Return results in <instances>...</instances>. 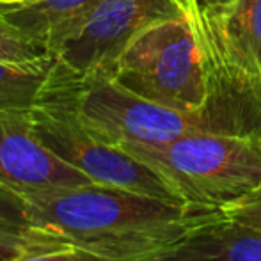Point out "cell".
<instances>
[{
    "label": "cell",
    "instance_id": "1",
    "mask_svg": "<svg viewBox=\"0 0 261 261\" xmlns=\"http://www.w3.org/2000/svg\"><path fill=\"white\" fill-rule=\"evenodd\" d=\"M25 197L32 227L109 261H146L222 213L100 183Z\"/></svg>",
    "mask_w": 261,
    "mask_h": 261
},
{
    "label": "cell",
    "instance_id": "2",
    "mask_svg": "<svg viewBox=\"0 0 261 261\" xmlns=\"http://www.w3.org/2000/svg\"><path fill=\"white\" fill-rule=\"evenodd\" d=\"M189 204L224 212L261 187V139L192 132L164 144L121 146Z\"/></svg>",
    "mask_w": 261,
    "mask_h": 261
},
{
    "label": "cell",
    "instance_id": "3",
    "mask_svg": "<svg viewBox=\"0 0 261 261\" xmlns=\"http://www.w3.org/2000/svg\"><path fill=\"white\" fill-rule=\"evenodd\" d=\"M109 76L160 105L199 110L208 96L210 71L196 21L179 16L153 23L130 43Z\"/></svg>",
    "mask_w": 261,
    "mask_h": 261
},
{
    "label": "cell",
    "instance_id": "4",
    "mask_svg": "<svg viewBox=\"0 0 261 261\" xmlns=\"http://www.w3.org/2000/svg\"><path fill=\"white\" fill-rule=\"evenodd\" d=\"M31 117L39 141L93 183L192 206L156 171L119 146L101 141L84 124L76 110V84H64L50 91L31 109Z\"/></svg>",
    "mask_w": 261,
    "mask_h": 261
},
{
    "label": "cell",
    "instance_id": "5",
    "mask_svg": "<svg viewBox=\"0 0 261 261\" xmlns=\"http://www.w3.org/2000/svg\"><path fill=\"white\" fill-rule=\"evenodd\" d=\"M80 119L101 141L114 146L164 144L185 134L203 132L199 112H183L135 94L109 75L76 84Z\"/></svg>",
    "mask_w": 261,
    "mask_h": 261
},
{
    "label": "cell",
    "instance_id": "6",
    "mask_svg": "<svg viewBox=\"0 0 261 261\" xmlns=\"http://www.w3.org/2000/svg\"><path fill=\"white\" fill-rule=\"evenodd\" d=\"M179 16L189 14L178 0H100L52 55L73 84L94 75H110L142 31Z\"/></svg>",
    "mask_w": 261,
    "mask_h": 261
},
{
    "label": "cell",
    "instance_id": "7",
    "mask_svg": "<svg viewBox=\"0 0 261 261\" xmlns=\"http://www.w3.org/2000/svg\"><path fill=\"white\" fill-rule=\"evenodd\" d=\"M196 25L210 80L261 100V0L204 7Z\"/></svg>",
    "mask_w": 261,
    "mask_h": 261
},
{
    "label": "cell",
    "instance_id": "8",
    "mask_svg": "<svg viewBox=\"0 0 261 261\" xmlns=\"http://www.w3.org/2000/svg\"><path fill=\"white\" fill-rule=\"evenodd\" d=\"M0 183L32 196L93 181L39 141L31 110H0Z\"/></svg>",
    "mask_w": 261,
    "mask_h": 261
},
{
    "label": "cell",
    "instance_id": "9",
    "mask_svg": "<svg viewBox=\"0 0 261 261\" xmlns=\"http://www.w3.org/2000/svg\"><path fill=\"white\" fill-rule=\"evenodd\" d=\"M146 261H261V231L222 212Z\"/></svg>",
    "mask_w": 261,
    "mask_h": 261
},
{
    "label": "cell",
    "instance_id": "10",
    "mask_svg": "<svg viewBox=\"0 0 261 261\" xmlns=\"http://www.w3.org/2000/svg\"><path fill=\"white\" fill-rule=\"evenodd\" d=\"M98 2L100 0H39L27 7H0V13L25 34L45 43L54 54Z\"/></svg>",
    "mask_w": 261,
    "mask_h": 261
},
{
    "label": "cell",
    "instance_id": "11",
    "mask_svg": "<svg viewBox=\"0 0 261 261\" xmlns=\"http://www.w3.org/2000/svg\"><path fill=\"white\" fill-rule=\"evenodd\" d=\"M64 79L54 55L41 61H0V110H31Z\"/></svg>",
    "mask_w": 261,
    "mask_h": 261
},
{
    "label": "cell",
    "instance_id": "12",
    "mask_svg": "<svg viewBox=\"0 0 261 261\" xmlns=\"http://www.w3.org/2000/svg\"><path fill=\"white\" fill-rule=\"evenodd\" d=\"M52 55L48 46L31 38L0 13V61L31 62Z\"/></svg>",
    "mask_w": 261,
    "mask_h": 261
},
{
    "label": "cell",
    "instance_id": "13",
    "mask_svg": "<svg viewBox=\"0 0 261 261\" xmlns=\"http://www.w3.org/2000/svg\"><path fill=\"white\" fill-rule=\"evenodd\" d=\"M0 229L31 238L52 237L32 227L27 197L4 183H0Z\"/></svg>",
    "mask_w": 261,
    "mask_h": 261
},
{
    "label": "cell",
    "instance_id": "14",
    "mask_svg": "<svg viewBox=\"0 0 261 261\" xmlns=\"http://www.w3.org/2000/svg\"><path fill=\"white\" fill-rule=\"evenodd\" d=\"M13 261H109L71 244L34 245Z\"/></svg>",
    "mask_w": 261,
    "mask_h": 261
},
{
    "label": "cell",
    "instance_id": "15",
    "mask_svg": "<svg viewBox=\"0 0 261 261\" xmlns=\"http://www.w3.org/2000/svg\"><path fill=\"white\" fill-rule=\"evenodd\" d=\"M48 244H66V242H62L61 238H55V237H41V238L21 237V234L0 229V261H13L21 252L34 247V245H48Z\"/></svg>",
    "mask_w": 261,
    "mask_h": 261
},
{
    "label": "cell",
    "instance_id": "16",
    "mask_svg": "<svg viewBox=\"0 0 261 261\" xmlns=\"http://www.w3.org/2000/svg\"><path fill=\"white\" fill-rule=\"evenodd\" d=\"M224 215L261 231V187L237 204L224 210Z\"/></svg>",
    "mask_w": 261,
    "mask_h": 261
},
{
    "label": "cell",
    "instance_id": "17",
    "mask_svg": "<svg viewBox=\"0 0 261 261\" xmlns=\"http://www.w3.org/2000/svg\"><path fill=\"white\" fill-rule=\"evenodd\" d=\"M178 4L183 7V9H185V13L189 14L194 21H196V18H197V0H178Z\"/></svg>",
    "mask_w": 261,
    "mask_h": 261
},
{
    "label": "cell",
    "instance_id": "18",
    "mask_svg": "<svg viewBox=\"0 0 261 261\" xmlns=\"http://www.w3.org/2000/svg\"><path fill=\"white\" fill-rule=\"evenodd\" d=\"M231 2L233 0H197V14H199V9H204V7H220Z\"/></svg>",
    "mask_w": 261,
    "mask_h": 261
},
{
    "label": "cell",
    "instance_id": "19",
    "mask_svg": "<svg viewBox=\"0 0 261 261\" xmlns=\"http://www.w3.org/2000/svg\"><path fill=\"white\" fill-rule=\"evenodd\" d=\"M39 0H0V7H27Z\"/></svg>",
    "mask_w": 261,
    "mask_h": 261
}]
</instances>
